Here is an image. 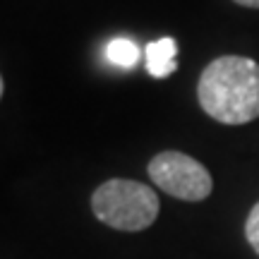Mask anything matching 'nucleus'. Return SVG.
I'll use <instances>...</instances> for the list:
<instances>
[{
    "mask_svg": "<svg viewBox=\"0 0 259 259\" xmlns=\"http://www.w3.org/2000/svg\"><path fill=\"white\" fill-rule=\"evenodd\" d=\"M233 3H238V5H242V8L259 10V0H233Z\"/></svg>",
    "mask_w": 259,
    "mask_h": 259,
    "instance_id": "obj_7",
    "label": "nucleus"
},
{
    "mask_svg": "<svg viewBox=\"0 0 259 259\" xmlns=\"http://www.w3.org/2000/svg\"><path fill=\"white\" fill-rule=\"evenodd\" d=\"M197 101L223 125H245L259 118V63L245 56H221L199 74Z\"/></svg>",
    "mask_w": 259,
    "mask_h": 259,
    "instance_id": "obj_1",
    "label": "nucleus"
},
{
    "mask_svg": "<svg viewBox=\"0 0 259 259\" xmlns=\"http://www.w3.org/2000/svg\"><path fill=\"white\" fill-rule=\"evenodd\" d=\"M147 56V70L156 79H166L178 70V41L173 36H163L151 41L144 51Z\"/></svg>",
    "mask_w": 259,
    "mask_h": 259,
    "instance_id": "obj_4",
    "label": "nucleus"
},
{
    "mask_svg": "<svg viewBox=\"0 0 259 259\" xmlns=\"http://www.w3.org/2000/svg\"><path fill=\"white\" fill-rule=\"evenodd\" d=\"M3 89H5V84H3V74H0V99H3Z\"/></svg>",
    "mask_w": 259,
    "mask_h": 259,
    "instance_id": "obj_8",
    "label": "nucleus"
},
{
    "mask_svg": "<svg viewBox=\"0 0 259 259\" xmlns=\"http://www.w3.org/2000/svg\"><path fill=\"white\" fill-rule=\"evenodd\" d=\"M245 238L252 245V250L259 254V202L252 206V211L247 213V221H245Z\"/></svg>",
    "mask_w": 259,
    "mask_h": 259,
    "instance_id": "obj_6",
    "label": "nucleus"
},
{
    "mask_svg": "<svg viewBox=\"0 0 259 259\" xmlns=\"http://www.w3.org/2000/svg\"><path fill=\"white\" fill-rule=\"evenodd\" d=\"M106 56L113 65L118 67H135L139 60V46L132 41V38H113L108 48H106Z\"/></svg>",
    "mask_w": 259,
    "mask_h": 259,
    "instance_id": "obj_5",
    "label": "nucleus"
},
{
    "mask_svg": "<svg viewBox=\"0 0 259 259\" xmlns=\"http://www.w3.org/2000/svg\"><path fill=\"white\" fill-rule=\"evenodd\" d=\"M151 183L183 202H202L213 190L211 173L183 151H161L149 161Z\"/></svg>",
    "mask_w": 259,
    "mask_h": 259,
    "instance_id": "obj_3",
    "label": "nucleus"
},
{
    "mask_svg": "<svg viewBox=\"0 0 259 259\" xmlns=\"http://www.w3.org/2000/svg\"><path fill=\"white\" fill-rule=\"evenodd\" d=\"M92 211L108 228L137 233L147 231L158 219L161 202L151 185L125 180V178H113L94 190Z\"/></svg>",
    "mask_w": 259,
    "mask_h": 259,
    "instance_id": "obj_2",
    "label": "nucleus"
}]
</instances>
